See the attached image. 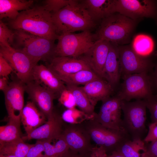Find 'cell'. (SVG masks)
Listing matches in <instances>:
<instances>
[{
	"instance_id": "obj_1",
	"label": "cell",
	"mask_w": 157,
	"mask_h": 157,
	"mask_svg": "<svg viewBox=\"0 0 157 157\" xmlns=\"http://www.w3.org/2000/svg\"><path fill=\"white\" fill-rule=\"evenodd\" d=\"M8 24L14 30H22L54 41L58 35L52 20V13L43 6L21 11L15 19L9 20Z\"/></svg>"
},
{
	"instance_id": "obj_2",
	"label": "cell",
	"mask_w": 157,
	"mask_h": 157,
	"mask_svg": "<svg viewBox=\"0 0 157 157\" xmlns=\"http://www.w3.org/2000/svg\"><path fill=\"white\" fill-rule=\"evenodd\" d=\"M52 18L58 35L90 30L96 25L79 1L52 13Z\"/></svg>"
},
{
	"instance_id": "obj_3",
	"label": "cell",
	"mask_w": 157,
	"mask_h": 157,
	"mask_svg": "<svg viewBox=\"0 0 157 157\" xmlns=\"http://www.w3.org/2000/svg\"><path fill=\"white\" fill-rule=\"evenodd\" d=\"M12 47L26 54L35 65L40 60L47 62L53 57L54 41L21 30H14Z\"/></svg>"
},
{
	"instance_id": "obj_4",
	"label": "cell",
	"mask_w": 157,
	"mask_h": 157,
	"mask_svg": "<svg viewBox=\"0 0 157 157\" xmlns=\"http://www.w3.org/2000/svg\"><path fill=\"white\" fill-rule=\"evenodd\" d=\"M135 20L120 14H113L102 19L97 33V40L123 44L128 41L135 26Z\"/></svg>"
},
{
	"instance_id": "obj_5",
	"label": "cell",
	"mask_w": 157,
	"mask_h": 157,
	"mask_svg": "<svg viewBox=\"0 0 157 157\" xmlns=\"http://www.w3.org/2000/svg\"><path fill=\"white\" fill-rule=\"evenodd\" d=\"M57 39L53 57H79L87 52L97 41L96 35L88 30L78 33H62L58 35Z\"/></svg>"
},
{
	"instance_id": "obj_6",
	"label": "cell",
	"mask_w": 157,
	"mask_h": 157,
	"mask_svg": "<svg viewBox=\"0 0 157 157\" xmlns=\"http://www.w3.org/2000/svg\"><path fill=\"white\" fill-rule=\"evenodd\" d=\"M82 123L91 140L106 153L116 151L123 143L129 139L127 132L106 128L92 119Z\"/></svg>"
},
{
	"instance_id": "obj_7",
	"label": "cell",
	"mask_w": 157,
	"mask_h": 157,
	"mask_svg": "<svg viewBox=\"0 0 157 157\" xmlns=\"http://www.w3.org/2000/svg\"><path fill=\"white\" fill-rule=\"evenodd\" d=\"M121 108L124 113V127L132 138L141 139L146 128V107L144 100L130 102L122 100Z\"/></svg>"
},
{
	"instance_id": "obj_8",
	"label": "cell",
	"mask_w": 157,
	"mask_h": 157,
	"mask_svg": "<svg viewBox=\"0 0 157 157\" xmlns=\"http://www.w3.org/2000/svg\"><path fill=\"white\" fill-rule=\"evenodd\" d=\"M122 78L124 81L117 95L121 100L129 101L133 99L146 100L153 97L147 73L130 74Z\"/></svg>"
},
{
	"instance_id": "obj_9",
	"label": "cell",
	"mask_w": 157,
	"mask_h": 157,
	"mask_svg": "<svg viewBox=\"0 0 157 157\" xmlns=\"http://www.w3.org/2000/svg\"><path fill=\"white\" fill-rule=\"evenodd\" d=\"M61 136L74 155L80 157H90L94 147L82 122L69 124L65 126Z\"/></svg>"
},
{
	"instance_id": "obj_10",
	"label": "cell",
	"mask_w": 157,
	"mask_h": 157,
	"mask_svg": "<svg viewBox=\"0 0 157 157\" xmlns=\"http://www.w3.org/2000/svg\"><path fill=\"white\" fill-rule=\"evenodd\" d=\"M113 13H118L135 20L157 17V3L151 0H113Z\"/></svg>"
},
{
	"instance_id": "obj_11",
	"label": "cell",
	"mask_w": 157,
	"mask_h": 157,
	"mask_svg": "<svg viewBox=\"0 0 157 157\" xmlns=\"http://www.w3.org/2000/svg\"><path fill=\"white\" fill-rule=\"evenodd\" d=\"M121 101L117 96L102 101L99 112L92 119L106 128L127 132L121 118Z\"/></svg>"
},
{
	"instance_id": "obj_12",
	"label": "cell",
	"mask_w": 157,
	"mask_h": 157,
	"mask_svg": "<svg viewBox=\"0 0 157 157\" xmlns=\"http://www.w3.org/2000/svg\"><path fill=\"white\" fill-rule=\"evenodd\" d=\"M0 54L13 67L17 79L25 84L31 80L35 65L26 54L12 46H0Z\"/></svg>"
},
{
	"instance_id": "obj_13",
	"label": "cell",
	"mask_w": 157,
	"mask_h": 157,
	"mask_svg": "<svg viewBox=\"0 0 157 157\" xmlns=\"http://www.w3.org/2000/svg\"><path fill=\"white\" fill-rule=\"evenodd\" d=\"M119 49L120 71L122 77L147 73L151 66L149 60L138 55L129 46H119Z\"/></svg>"
},
{
	"instance_id": "obj_14",
	"label": "cell",
	"mask_w": 157,
	"mask_h": 157,
	"mask_svg": "<svg viewBox=\"0 0 157 157\" xmlns=\"http://www.w3.org/2000/svg\"><path fill=\"white\" fill-rule=\"evenodd\" d=\"M25 90L29 98L46 116L47 119L53 113V100L56 94L34 81L25 84Z\"/></svg>"
},
{
	"instance_id": "obj_15",
	"label": "cell",
	"mask_w": 157,
	"mask_h": 157,
	"mask_svg": "<svg viewBox=\"0 0 157 157\" xmlns=\"http://www.w3.org/2000/svg\"><path fill=\"white\" fill-rule=\"evenodd\" d=\"M25 84L17 79L9 83L3 92L8 118L21 119L24 107Z\"/></svg>"
},
{
	"instance_id": "obj_16",
	"label": "cell",
	"mask_w": 157,
	"mask_h": 157,
	"mask_svg": "<svg viewBox=\"0 0 157 157\" xmlns=\"http://www.w3.org/2000/svg\"><path fill=\"white\" fill-rule=\"evenodd\" d=\"M63 120L61 117L54 112L44 124L22 138L23 140L34 139L51 142L53 140H58L61 136L64 129Z\"/></svg>"
},
{
	"instance_id": "obj_17",
	"label": "cell",
	"mask_w": 157,
	"mask_h": 157,
	"mask_svg": "<svg viewBox=\"0 0 157 157\" xmlns=\"http://www.w3.org/2000/svg\"><path fill=\"white\" fill-rule=\"evenodd\" d=\"M110 44V42L106 40H97L87 52L79 57L88 64L92 70L103 78Z\"/></svg>"
},
{
	"instance_id": "obj_18",
	"label": "cell",
	"mask_w": 157,
	"mask_h": 157,
	"mask_svg": "<svg viewBox=\"0 0 157 157\" xmlns=\"http://www.w3.org/2000/svg\"><path fill=\"white\" fill-rule=\"evenodd\" d=\"M30 80L52 91L56 96L66 88L65 83L53 70L42 64H37L34 66Z\"/></svg>"
},
{
	"instance_id": "obj_19",
	"label": "cell",
	"mask_w": 157,
	"mask_h": 157,
	"mask_svg": "<svg viewBox=\"0 0 157 157\" xmlns=\"http://www.w3.org/2000/svg\"><path fill=\"white\" fill-rule=\"evenodd\" d=\"M46 66L59 78L84 69H91L80 57H55L47 62Z\"/></svg>"
},
{
	"instance_id": "obj_20",
	"label": "cell",
	"mask_w": 157,
	"mask_h": 157,
	"mask_svg": "<svg viewBox=\"0 0 157 157\" xmlns=\"http://www.w3.org/2000/svg\"><path fill=\"white\" fill-rule=\"evenodd\" d=\"M110 42L109 51L104 66L103 78L113 88L119 83L121 75L119 46L116 43Z\"/></svg>"
},
{
	"instance_id": "obj_21",
	"label": "cell",
	"mask_w": 157,
	"mask_h": 157,
	"mask_svg": "<svg viewBox=\"0 0 157 157\" xmlns=\"http://www.w3.org/2000/svg\"><path fill=\"white\" fill-rule=\"evenodd\" d=\"M47 118L31 101L27 102L23 109L21 121L27 135L44 124Z\"/></svg>"
},
{
	"instance_id": "obj_22",
	"label": "cell",
	"mask_w": 157,
	"mask_h": 157,
	"mask_svg": "<svg viewBox=\"0 0 157 157\" xmlns=\"http://www.w3.org/2000/svg\"><path fill=\"white\" fill-rule=\"evenodd\" d=\"M104 79L100 77L82 87L94 107L98 101H102L109 97L113 92V88Z\"/></svg>"
},
{
	"instance_id": "obj_23",
	"label": "cell",
	"mask_w": 157,
	"mask_h": 157,
	"mask_svg": "<svg viewBox=\"0 0 157 157\" xmlns=\"http://www.w3.org/2000/svg\"><path fill=\"white\" fill-rule=\"evenodd\" d=\"M80 2L94 21L114 14L113 0H85Z\"/></svg>"
},
{
	"instance_id": "obj_24",
	"label": "cell",
	"mask_w": 157,
	"mask_h": 157,
	"mask_svg": "<svg viewBox=\"0 0 157 157\" xmlns=\"http://www.w3.org/2000/svg\"><path fill=\"white\" fill-rule=\"evenodd\" d=\"M34 1L23 0H0V19L7 18L10 20L15 19L19 11L30 8Z\"/></svg>"
},
{
	"instance_id": "obj_25",
	"label": "cell",
	"mask_w": 157,
	"mask_h": 157,
	"mask_svg": "<svg viewBox=\"0 0 157 157\" xmlns=\"http://www.w3.org/2000/svg\"><path fill=\"white\" fill-rule=\"evenodd\" d=\"M67 88L72 94L76 105L89 118H93L96 113L94 107L92 104L88 96L82 87L66 84Z\"/></svg>"
},
{
	"instance_id": "obj_26",
	"label": "cell",
	"mask_w": 157,
	"mask_h": 157,
	"mask_svg": "<svg viewBox=\"0 0 157 157\" xmlns=\"http://www.w3.org/2000/svg\"><path fill=\"white\" fill-rule=\"evenodd\" d=\"M8 118L7 124L0 127V144L22 138L21 119Z\"/></svg>"
},
{
	"instance_id": "obj_27",
	"label": "cell",
	"mask_w": 157,
	"mask_h": 157,
	"mask_svg": "<svg viewBox=\"0 0 157 157\" xmlns=\"http://www.w3.org/2000/svg\"><path fill=\"white\" fill-rule=\"evenodd\" d=\"M33 145L25 143L22 138L0 144V154L26 157L29 150Z\"/></svg>"
},
{
	"instance_id": "obj_28",
	"label": "cell",
	"mask_w": 157,
	"mask_h": 157,
	"mask_svg": "<svg viewBox=\"0 0 157 157\" xmlns=\"http://www.w3.org/2000/svg\"><path fill=\"white\" fill-rule=\"evenodd\" d=\"M100 77H101L92 69H84L61 77L59 78L65 85L78 86L79 85H85L92 80Z\"/></svg>"
},
{
	"instance_id": "obj_29",
	"label": "cell",
	"mask_w": 157,
	"mask_h": 157,
	"mask_svg": "<svg viewBox=\"0 0 157 157\" xmlns=\"http://www.w3.org/2000/svg\"><path fill=\"white\" fill-rule=\"evenodd\" d=\"M141 150L146 151V146L144 142L140 138L131 140L129 139L123 143L118 148L117 151L125 157H141Z\"/></svg>"
},
{
	"instance_id": "obj_30",
	"label": "cell",
	"mask_w": 157,
	"mask_h": 157,
	"mask_svg": "<svg viewBox=\"0 0 157 157\" xmlns=\"http://www.w3.org/2000/svg\"><path fill=\"white\" fill-rule=\"evenodd\" d=\"M133 48L139 55L143 57L150 54L154 47L153 40L150 36L140 34L136 36L133 41Z\"/></svg>"
},
{
	"instance_id": "obj_31",
	"label": "cell",
	"mask_w": 157,
	"mask_h": 157,
	"mask_svg": "<svg viewBox=\"0 0 157 157\" xmlns=\"http://www.w3.org/2000/svg\"><path fill=\"white\" fill-rule=\"evenodd\" d=\"M14 31L9 29L1 20L0 21V45L12 46L15 38Z\"/></svg>"
},
{
	"instance_id": "obj_32",
	"label": "cell",
	"mask_w": 157,
	"mask_h": 157,
	"mask_svg": "<svg viewBox=\"0 0 157 157\" xmlns=\"http://www.w3.org/2000/svg\"><path fill=\"white\" fill-rule=\"evenodd\" d=\"M79 1L76 0H47L43 6L45 8L50 12H57L68 6L78 3Z\"/></svg>"
},
{
	"instance_id": "obj_33",
	"label": "cell",
	"mask_w": 157,
	"mask_h": 157,
	"mask_svg": "<svg viewBox=\"0 0 157 157\" xmlns=\"http://www.w3.org/2000/svg\"><path fill=\"white\" fill-rule=\"evenodd\" d=\"M44 148L42 140H37L30 148L26 157H44Z\"/></svg>"
},
{
	"instance_id": "obj_34",
	"label": "cell",
	"mask_w": 157,
	"mask_h": 157,
	"mask_svg": "<svg viewBox=\"0 0 157 157\" xmlns=\"http://www.w3.org/2000/svg\"><path fill=\"white\" fill-rule=\"evenodd\" d=\"M58 97L59 101L64 106L68 108V109L74 108L71 105V100L74 101V99H71L73 98V97L66 87V88L60 93Z\"/></svg>"
},
{
	"instance_id": "obj_35",
	"label": "cell",
	"mask_w": 157,
	"mask_h": 157,
	"mask_svg": "<svg viewBox=\"0 0 157 157\" xmlns=\"http://www.w3.org/2000/svg\"><path fill=\"white\" fill-rule=\"evenodd\" d=\"M147 108L149 110L151 114V123L157 122V100L153 97L148 99L144 100Z\"/></svg>"
},
{
	"instance_id": "obj_36",
	"label": "cell",
	"mask_w": 157,
	"mask_h": 157,
	"mask_svg": "<svg viewBox=\"0 0 157 157\" xmlns=\"http://www.w3.org/2000/svg\"><path fill=\"white\" fill-rule=\"evenodd\" d=\"M13 72L14 70L8 62L0 54V76H8Z\"/></svg>"
},
{
	"instance_id": "obj_37",
	"label": "cell",
	"mask_w": 157,
	"mask_h": 157,
	"mask_svg": "<svg viewBox=\"0 0 157 157\" xmlns=\"http://www.w3.org/2000/svg\"><path fill=\"white\" fill-rule=\"evenodd\" d=\"M156 140H157V122L149 124L148 132L144 141L148 143Z\"/></svg>"
},
{
	"instance_id": "obj_38",
	"label": "cell",
	"mask_w": 157,
	"mask_h": 157,
	"mask_svg": "<svg viewBox=\"0 0 157 157\" xmlns=\"http://www.w3.org/2000/svg\"><path fill=\"white\" fill-rule=\"evenodd\" d=\"M44 148V157H58L54 145L51 142L47 140H42Z\"/></svg>"
},
{
	"instance_id": "obj_39",
	"label": "cell",
	"mask_w": 157,
	"mask_h": 157,
	"mask_svg": "<svg viewBox=\"0 0 157 157\" xmlns=\"http://www.w3.org/2000/svg\"><path fill=\"white\" fill-rule=\"evenodd\" d=\"M145 153L147 157H157V140L150 142L146 146Z\"/></svg>"
},
{
	"instance_id": "obj_40",
	"label": "cell",
	"mask_w": 157,
	"mask_h": 157,
	"mask_svg": "<svg viewBox=\"0 0 157 157\" xmlns=\"http://www.w3.org/2000/svg\"><path fill=\"white\" fill-rule=\"evenodd\" d=\"M107 155L106 151L100 147H94L90 157H105Z\"/></svg>"
},
{
	"instance_id": "obj_41",
	"label": "cell",
	"mask_w": 157,
	"mask_h": 157,
	"mask_svg": "<svg viewBox=\"0 0 157 157\" xmlns=\"http://www.w3.org/2000/svg\"><path fill=\"white\" fill-rule=\"evenodd\" d=\"M9 83L8 78L6 77H0V90L4 92L8 88Z\"/></svg>"
},
{
	"instance_id": "obj_42",
	"label": "cell",
	"mask_w": 157,
	"mask_h": 157,
	"mask_svg": "<svg viewBox=\"0 0 157 157\" xmlns=\"http://www.w3.org/2000/svg\"><path fill=\"white\" fill-rule=\"evenodd\" d=\"M110 157H125L123 155L117 151H113L110 155Z\"/></svg>"
},
{
	"instance_id": "obj_43",
	"label": "cell",
	"mask_w": 157,
	"mask_h": 157,
	"mask_svg": "<svg viewBox=\"0 0 157 157\" xmlns=\"http://www.w3.org/2000/svg\"><path fill=\"white\" fill-rule=\"evenodd\" d=\"M0 157H17L13 155H4L0 154Z\"/></svg>"
},
{
	"instance_id": "obj_44",
	"label": "cell",
	"mask_w": 157,
	"mask_h": 157,
	"mask_svg": "<svg viewBox=\"0 0 157 157\" xmlns=\"http://www.w3.org/2000/svg\"><path fill=\"white\" fill-rule=\"evenodd\" d=\"M141 157H147L144 152H143L141 154Z\"/></svg>"
},
{
	"instance_id": "obj_45",
	"label": "cell",
	"mask_w": 157,
	"mask_h": 157,
	"mask_svg": "<svg viewBox=\"0 0 157 157\" xmlns=\"http://www.w3.org/2000/svg\"><path fill=\"white\" fill-rule=\"evenodd\" d=\"M68 157H79L78 156H76L72 154H71Z\"/></svg>"
},
{
	"instance_id": "obj_46",
	"label": "cell",
	"mask_w": 157,
	"mask_h": 157,
	"mask_svg": "<svg viewBox=\"0 0 157 157\" xmlns=\"http://www.w3.org/2000/svg\"><path fill=\"white\" fill-rule=\"evenodd\" d=\"M156 84L157 85V71L156 73Z\"/></svg>"
},
{
	"instance_id": "obj_47",
	"label": "cell",
	"mask_w": 157,
	"mask_h": 157,
	"mask_svg": "<svg viewBox=\"0 0 157 157\" xmlns=\"http://www.w3.org/2000/svg\"><path fill=\"white\" fill-rule=\"evenodd\" d=\"M105 157H110V155H107Z\"/></svg>"
}]
</instances>
